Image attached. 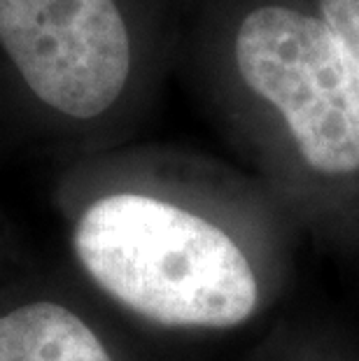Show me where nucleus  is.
Here are the masks:
<instances>
[{"label":"nucleus","mask_w":359,"mask_h":361,"mask_svg":"<svg viewBox=\"0 0 359 361\" xmlns=\"http://www.w3.org/2000/svg\"><path fill=\"white\" fill-rule=\"evenodd\" d=\"M243 82L285 117L299 152L320 173L359 168V80L322 19L280 5L257 7L236 35Z\"/></svg>","instance_id":"nucleus-2"},{"label":"nucleus","mask_w":359,"mask_h":361,"mask_svg":"<svg viewBox=\"0 0 359 361\" xmlns=\"http://www.w3.org/2000/svg\"><path fill=\"white\" fill-rule=\"evenodd\" d=\"M73 247L98 287L157 324L226 329L257 305L255 273L238 245L159 198H98L75 224Z\"/></svg>","instance_id":"nucleus-1"},{"label":"nucleus","mask_w":359,"mask_h":361,"mask_svg":"<svg viewBox=\"0 0 359 361\" xmlns=\"http://www.w3.org/2000/svg\"><path fill=\"white\" fill-rule=\"evenodd\" d=\"M0 361H112V357L73 310L37 301L0 314Z\"/></svg>","instance_id":"nucleus-4"},{"label":"nucleus","mask_w":359,"mask_h":361,"mask_svg":"<svg viewBox=\"0 0 359 361\" xmlns=\"http://www.w3.org/2000/svg\"><path fill=\"white\" fill-rule=\"evenodd\" d=\"M0 47L37 101L73 119L110 110L131 73L117 0H0Z\"/></svg>","instance_id":"nucleus-3"},{"label":"nucleus","mask_w":359,"mask_h":361,"mask_svg":"<svg viewBox=\"0 0 359 361\" xmlns=\"http://www.w3.org/2000/svg\"><path fill=\"white\" fill-rule=\"evenodd\" d=\"M320 12L343 44L359 80V0H320Z\"/></svg>","instance_id":"nucleus-5"}]
</instances>
